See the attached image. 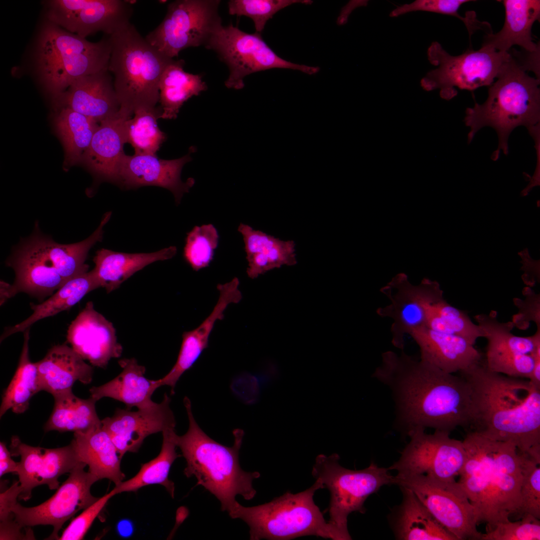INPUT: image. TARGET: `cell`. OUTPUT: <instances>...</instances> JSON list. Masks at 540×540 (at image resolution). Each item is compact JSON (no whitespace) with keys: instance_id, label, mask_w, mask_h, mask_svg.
<instances>
[{"instance_id":"b9f144b4","label":"cell","mask_w":540,"mask_h":540,"mask_svg":"<svg viewBox=\"0 0 540 540\" xmlns=\"http://www.w3.org/2000/svg\"><path fill=\"white\" fill-rule=\"evenodd\" d=\"M294 246L292 240L284 241L270 235L254 253L246 256L248 276L254 279L284 265L296 264Z\"/></svg>"},{"instance_id":"4fadbf2b","label":"cell","mask_w":540,"mask_h":540,"mask_svg":"<svg viewBox=\"0 0 540 540\" xmlns=\"http://www.w3.org/2000/svg\"><path fill=\"white\" fill-rule=\"evenodd\" d=\"M394 484L412 490L433 516L457 540H482L475 509L458 482L424 476H394Z\"/></svg>"},{"instance_id":"ee69618b","label":"cell","mask_w":540,"mask_h":540,"mask_svg":"<svg viewBox=\"0 0 540 540\" xmlns=\"http://www.w3.org/2000/svg\"><path fill=\"white\" fill-rule=\"evenodd\" d=\"M219 236L212 224L196 226L187 234L184 258L192 268L198 271L207 267L213 260Z\"/></svg>"},{"instance_id":"2e32d148","label":"cell","mask_w":540,"mask_h":540,"mask_svg":"<svg viewBox=\"0 0 540 540\" xmlns=\"http://www.w3.org/2000/svg\"><path fill=\"white\" fill-rule=\"evenodd\" d=\"M497 312L475 316L478 324L488 340L484 363L491 371L513 378L529 380L534 366V353L540 345V328L532 336L512 334V322H502Z\"/></svg>"},{"instance_id":"f35d334b","label":"cell","mask_w":540,"mask_h":540,"mask_svg":"<svg viewBox=\"0 0 540 540\" xmlns=\"http://www.w3.org/2000/svg\"><path fill=\"white\" fill-rule=\"evenodd\" d=\"M30 328L24 332V344L19 362L10 384L4 392L0 407V417L8 410L16 414L24 412L32 398L41 391L38 368L29 356Z\"/></svg>"},{"instance_id":"7c38bea8","label":"cell","mask_w":540,"mask_h":540,"mask_svg":"<svg viewBox=\"0 0 540 540\" xmlns=\"http://www.w3.org/2000/svg\"><path fill=\"white\" fill-rule=\"evenodd\" d=\"M220 0H177L170 2L161 23L145 37L168 58L189 47L205 46L222 22Z\"/></svg>"},{"instance_id":"f6af8a7d","label":"cell","mask_w":540,"mask_h":540,"mask_svg":"<svg viewBox=\"0 0 540 540\" xmlns=\"http://www.w3.org/2000/svg\"><path fill=\"white\" fill-rule=\"evenodd\" d=\"M312 3L310 0H230L228 2V8L231 15L250 18L256 32L261 34L266 22L282 8L294 4Z\"/></svg>"},{"instance_id":"c3c4849f","label":"cell","mask_w":540,"mask_h":540,"mask_svg":"<svg viewBox=\"0 0 540 540\" xmlns=\"http://www.w3.org/2000/svg\"><path fill=\"white\" fill-rule=\"evenodd\" d=\"M112 489L94 504L84 509L78 516L73 518L68 526L63 530L59 540H80L84 538L94 520L99 515L108 502L116 495Z\"/></svg>"},{"instance_id":"f5cc1de1","label":"cell","mask_w":540,"mask_h":540,"mask_svg":"<svg viewBox=\"0 0 540 540\" xmlns=\"http://www.w3.org/2000/svg\"><path fill=\"white\" fill-rule=\"evenodd\" d=\"M534 358V366L529 380L536 386L540 387V345L536 346Z\"/></svg>"},{"instance_id":"ac0fdd59","label":"cell","mask_w":540,"mask_h":540,"mask_svg":"<svg viewBox=\"0 0 540 540\" xmlns=\"http://www.w3.org/2000/svg\"><path fill=\"white\" fill-rule=\"evenodd\" d=\"M10 452L12 456H20L16 474L22 491L20 500L31 498L36 486L46 484L51 490L60 486V476L70 473L80 462L72 442L55 448L33 446L21 442L19 438H12Z\"/></svg>"},{"instance_id":"484cf974","label":"cell","mask_w":540,"mask_h":540,"mask_svg":"<svg viewBox=\"0 0 540 540\" xmlns=\"http://www.w3.org/2000/svg\"><path fill=\"white\" fill-rule=\"evenodd\" d=\"M132 112L120 108L118 114L100 123L82 162L98 178L118 184V166L127 142L126 124Z\"/></svg>"},{"instance_id":"ab89813d","label":"cell","mask_w":540,"mask_h":540,"mask_svg":"<svg viewBox=\"0 0 540 540\" xmlns=\"http://www.w3.org/2000/svg\"><path fill=\"white\" fill-rule=\"evenodd\" d=\"M426 327L434 330L462 337L474 344L484 334L467 313L448 303L444 297L422 303Z\"/></svg>"},{"instance_id":"9c48e42d","label":"cell","mask_w":540,"mask_h":540,"mask_svg":"<svg viewBox=\"0 0 540 540\" xmlns=\"http://www.w3.org/2000/svg\"><path fill=\"white\" fill-rule=\"evenodd\" d=\"M339 460L338 454L328 456L318 454L312 475L330 492L328 522L350 540L348 515L354 512L364 513V505L367 498L382 486L394 484V476L390 474L388 468L379 467L374 462L366 468L352 470L340 465Z\"/></svg>"},{"instance_id":"8fae6325","label":"cell","mask_w":540,"mask_h":540,"mask_svg":"<svg viewBox=\"0 0 540 540\" xmlns=\"http://www.w3.org/2000/svg\"><path fill=\"white\" fill-rule=\"evenodd\" d=\"M205 47L216 52L230 70L225 82L229 88L240 89L244 79L251 74L279 68L297 70L311 75L320 71L318 66L300 64L278 56L263 40L261 34L245 32L232 24L220 25Z\"/></svg>"},{"instance_id":"3957f363","label":"cell","mask_w":540,"mask_h":540,"mask_svg":"<svg viewBox=\"0 0 540 540\" xmlns=\"http://www.w3.org/2000/svg\"><path fill=\"white\" fill-rule=\"evenodd\" d=\"M466 460L459 476L475 509L477 526L486 531L512 516L520 518V452L512 442L468 431L462 440Z\"/></svg>"},{"instance_id":"d590c367","label":"cell","mask_w":540,"mask_h":540,"mask_svg":"<svg viewBox=\"0 0 540 540\" xmlns=\"http://www.w3.org/2000/svg\"><path fill=\"white\" fill-rule=\"evenodd\" d=\"M184 65V60L174 59L162 74L159 84L160 118L176 119L186 101L207 90L201 76L185 72Z\"/></svg>"},{"instance_id":"277c9868","label":"cell","mask_w":540,"mask_h":540,"mask_svg":"<svg viewBox=\"0 0 540 540\" xmlns=\"http://www.w3.org/2000/svg\"><path fill=\"white\" fill-rule=\"evenodd\" d=\"M189 422L186 432L176 435L178 447L186 460L184 473L187 478L194 476L197 485L202 486L220 502L221 509L228 514L238 504L237 495L250 500L256 494L254 480L260 477L258 472L243 470L239 463V452L244 436L242 430H233L232 446L222 444L208 436L199 426L192 410L190 400L184 399Z\"/></svg>"},{"instance_id":"f1b7e54d","label":"cell","mask_w":540,"mask_h":540,"mask_svg":"<svg viewBox=\"0 0 540 540\" xmlns=\"http://www.w3.org/2000/svg\"><path fill=\"white\" fill-rule=\"evenodd\" d=\"M505 20L498 32L486 34L482 46L506 52L517 45L528 53L540 52V43L533 42L532 28L540 18L538 0H504Z\"/></svg>"},{"instance_id":"74e56055","label":"cell","mask_w":540,"mask_h":540,"mask_svg":"<svg viewBox=\"0 0 540 540\" xmlns=\"http://www.w3.org/2000/svg\"><path fill=\"white\" fill-rule=\"evenodd\" d=\"M54 125L64 150L66 170L82 162L98 122L71 108H63L55 118Z\"/></svg>"},{"instance_id":"ba28073f","label":"cell","mask_w":540,"mask_h":540,"mask_svg":"<svg viewBox=\"0 0 540 540\" xmlns=\"http://www.w3.org/2000/svg\"><path fill=\"white\" fill-rule=\"evenodd\" d=\"M324 488L318 480L297 494L286 492L262 504L246 507L238 503L229 514L244 521L250 528L251 540H288L315 536L333 540H348L334 526L326 522L315 504V492Z\"/></svg>"},{"instance_id":"816d5d0a","label":"cell","mask_w":540,"mask_h":540,"mask_svg":"<svg viewBox=\"0 0 540 540\" xmlns=\"http://www.w3.org/2000/svg\"><path fill=\"white\" fill-rule=\"evenodd\" d=\"M10 451L7 448L4 442H0V476L12 472L16 474L18 462L12 458Z\"/></svg>"},{"instance_id":"6da1fadb","label":"cell","mask_w":540,"mask_h":540,"mask_svg":"<svg viewBox=\"0 0 540 540\" xmlns=\"http://www.w3.org/2000/svg\"><path fill=\"white\" fill-rule=\"evenodd\" d=\"M372 377L390 389L395 423L407 435L428 428L450 433L458 426L467 430L472 424V390L461 376L416 360L402 350L400 354L382 353Z\"/></svg>"},{"instance_id":"7a4b0ae2","label":"cell","mask_w":540,"mask_h":540,"mask_svg":"<svg viewBox=\"0 0 540 540\" xmlns=\"http://www.w3.org/2000/svg\"><path fill=\"white\" fill-rule=\"evenodd\" d=\"M460 374L472 392L474 417L466 431L512 442L540 460V387L491 371L482 359Z\"/></svg>"},{"instance_id":"d6986e66","label":"cell","mask_w":540,"mask_h":540,"mask_svg":"<svg viewBox=\"0 0 540 540\" xmlns=\"http://www.w3.org/2000/svg\"><path fill=\"white\" fill-rule=\"evenodd\" d=\"M440 288L438 282L426 278L418 285H413L403 273L396 275L381 288V292L390 302L378 308L376 313L381 317L389 318L393 320L392 342L394 346L404 350V336L412 330L426 327L422 302Z\"/></svg>"},{"instance_id":"4316f807","label":"cell","mask_w":540,"mask_h":540,"mask_svg":"<svg viewBox=\"0 0 540 540\" xmlns=\"http://www.w3.org/2000/svg\"><path fill=\"white\" fill-rule=\"evenodd\" d=\"M418 346L420 359L451 374L464 371L482 360L480 352L467 340L427 327L408 334Z\"/></svg>"},{"instance_id":"8992f818","label":"cell","mask_w":540,"mask_h":540,"mask_svg":"<svg viewBox=\"0 0 540 540\" xmlns=\"http://www.w3.org/2000/svg\"><path fill=\"white\" fill-rule=\"evenodd\" d=\"M110 36L112 50L108 70L120 108L134 114L139 107H154L160 100V82L174 60L142 36L130 22Z\"/></svg>"},{"instance_id":"e0dca14e","label":"cell","mask_w":540,"mask_h":540,"mask_svg":"<svg viewBox=\"0 0 540 540\" xmlns=\"http://www.w3.org/2000/svg\"><path fill=\"white\" fill-rule=\"evenodd\" d=\"M130 2L122 0H52L47 2L48 21L85 38L98 32L111 36L130 22Z\"/></svg>"},{"instance_id":"7dc6e473","label":"cell","mask_w":540,"mask_h":540,"mask_svg":"<svg viewBox=\"0 0 540 540\" xmlns=\"http://www.w3.org/2000/svg\"><path fill=\"white\" fill-rule=\"evenodd\" d=\"M538 518L526 514L515 522L497 524L491 530L482 534V540H540Z\"/></svg>"},{"instance_id":"60d3db41","label":"cell","mask_w":540,"mask_h":540,"mask_svg":"<svg viewBox=\"0 0 540 540\" xmlns=\"http://www.w3.org/2000/svg\"><path fill=\"white\" fill-rule=\"evenodd\" d=\"M162 112L160 106H142L134 110V117L126 122V136L134 154L156 155L159 150L166 138L157 122Z\"/></svg>"},{"instance_id":"4dcf8cb0","label":"cell","mask_w":540,"mask_h":540,"mask_svg":"<svg viewBox=\"0 0 540 540\" xmlns=\"http://www.w3.org/2000/svg\"><path fill=\"white\" fill-rule=\"evenodd\" d=\"M118 362L121 372L102 385L92 387L90 396L96 401L105 397L113 398L123 402L128 410L133 407L142 409L154 404L152 396L159 387L156 380L145 377V367L134 358L122 359Z\"/></svg>"},{"instance_id":"5bb4252c","label":"cell","mask_w":540,"mask_h":540,"mask_svg":"<svg viewBox=\"0 0 540 540\" xmlns=\"http://www.w3.org/2000/svg\"><path fill=\"white\" fill-rule=\"evenodd\" d=\"M450 433L435 430L428 434L418 429L408 436L410 442L398 460L388 468L401 476H424L446 482H455L466 460L462 441Z\"/></svg>"},{"instance_id":"5b68a950","label":"cell","mask_w":540,"mask_h":540,"mask_svg":"<svg viewBox=\"0 0 540 540\" xmlns=\"http://www.w3.org/2000/svg\"><path fill=\"white\" fill-rule=\"evenodd\" d=\"M498 80L490 86L484 102H475L466 111L464 121L470 128L468 142L484 126L493 128L498 136V148L492 156L497 160L501 150L508 154V139L516 127L524 126L530 131L540 126V79L529 76L522 64L510 53Z\"/></svg>"},{"instance_id":"7402d4cb","label":"cell","mask_w":540,"mask_h":540,"mask_svg":"<svg viewBox=\"0 0 540 540\" xmlns=\"http://www.w3.org/2000/svg\"><path fill=\"white\" fill-rule=\"evenodd\" d=\"M191 160L190 154L173 160H163L156 155L122 156L118 166V184L127 189L156 186L170 191L176 204L189 191L194 180L184 182L180 174L184 165Z\"/></svg>"},{"instance_id":"f907efd6","label":"cell","mask_w":540,"mask_h":540,"mask_svg":"<svg viewBox=\"0 0 540 540\" xmlns=\"http://www.w3.org/2000/svg\"><path fill=\"white\" fill-rule=\"evenodd\" d=\"M22 490L18 481L13 482L11 486L0 494V520H6L12 516L11 508L16 504Z\"/></svg>"},{"instance_id":"db71d44e","label":"cell","mask_w":540,"mask_h":540,"mask_svg":"<svg viewBox=\"0 0 540 540\" xmlns=\"http://www.w3.org/2000/svg\"><path fill=\"white\" fill-rule=\"evenodd\" d=\"M117 530L122 536H127L132 532V526L128 520H122L118 524Z\"/></svg>"},{"instance_id":"cb8c5ba5","label":"cell","mask_w":540,"mask_h":540,"mask_svg":"<svg viewBox=\"0 0 540 540\" xmlns=\"http://www.w3.org/2000/svg\"><path fill=\"white\" fill-rule=\"evenodd\" d=\"M53 100L56 108H68L98 123L114 116L120 106L108 68L80 78Z\"/></svg>"},{"instance_id":"1f68e13d","label":"cell","mask_w":540,"mask_h":540,"mask_svg":"<svg viewBox=\"0 0 540 540\" xmlns=\"http://www.w3.org/2000/svg\"><path fill=\"white\" fill-rule=\"evenodd\" d=\"M176 252L174 246L149 253L128 254L102 248L93 258L95 266L92 270L100 287L109 293L145 266L157 261L170 259Z\"/></svg>"},{"instance_id":"7bdbcfd3","label":"cell","mask_w":540,"mask_h":540,"mask_svg":"<svg viewBox=\"0 0 540 540\" xmlns=\"http://www.w3.org/2000/svg\"><path fill=\"white\" fill-rule=\"evenodd\" d=\"M469 0H416L410 4L397 6L390 14V16L397 17L408 12L424 11L452 16L460 20L465 24L470 38L476 30H482L486 33L490 28V24L480 22L476 18L474 11L468 12L464 16L458 13L460 6Z\"/></svg>"},{"instance_id":"d6a6232c","label":"cell","mask_w":540,"mask_h":540,"mask_svg":"<svg viewBox=\"0 0 540 540\" xmlns=\"http://www.w3.org/2000/svg\"><path fill=\"white\" fill-rule=\"evenodd\" d=\"M71 442L79 460L88 466L98 480L107 478L115 486L125 478L120 468L121 458L109 435L102 426L86 433L74 432Z\"/></svg>"},{"instance_id":"52a82bcc","label":"cell","mask_w":540,"mask_h":540,"mask_svg":"<svg viewBox=\"0 0 540 540\" xmlns=\"http://www.w3.org/2000/svg\"><path fill=\"white\" fill-rule=\"evenodd\" d=\"M111 50L110 36L90 42L47 21L36 42V72L54 98L80 78L108 68Z\"/></svg>"},{"instance_id":"d4e9b609","label":"cell","mask_w":540,"mask_h":540,"mask_svg":"<svg viewBox=\"0 0 540 540\" xmlns=\"http://www.w3.org/2000/svg\"><path fill=\"white\" fill-rule=\"evenodd\" d=\"M239 286L240 281L236 277L226 283L218 284V298L212 312L198 327L183 333L176 362L164 376L156 380L159 387L169 386L170 394H174L176 385L181 376L192 367L208 348L209 337L216 322L223 319L224 311L230 304L238 303L242 300Z\"/></svg>"},{"instance_id":"ffe728a7","label":"cell","mask_w":540,"mask_h":540,"mask_svg":"<svg viewBox=\"0 0 540 540\" xmlns=\"http://www.w3.org/2000/svg\"><path fill=\"white\" fill-rule=\"evenodd\" d=\"M6 264L15 272L14 282L11 284L14 296L23 292L42 298L66 282L47 253L38 225L32 234L22 242Z\"/></svg>"},{"instance_id":"8d00e7d4","label":"cell","mask_w":540,"mask_h":540,"mask_svg":"<svg viewBox=\"0 0 540 540\" xmlns=\"http://www.w3.org/2000/svg\"><path fill=\"white\" fill-rule=\"evenodd\" d=\"M162 442L158 456L141 466L139 472L132 478L115 486L116 494L124 492H136L142 487L160 484L165 488L172 498L174 495V484L168 478L169 472L174 461L182 455L176 452L177 446L175 427L166 428L162 432Z\"/></svg>"},{"instance_id":"bcb514c9","label":"cell","mask_w":540,"mask_h":540,"mask_svg":"<svg viewBox=\"0 0 540 540\" xmlns=\"http://www.w3.org/2000/svg\"><path fill=\"white\" fill-rule=\"evenodd\" d=\"M520 452L522 482L520 518L529 514L540 518V460Z\"/></svg>"},{"instance_id":"83f0119b","label":"cell","mask_w":540,"mask_h":540,"mask_svg":"<svg viewBox=\"0 0 540 540\" xmlns=\"http://www.w3.org/2000/svg\"><path fill=\"white\" fill-rule=\"evenodd\" d=\"M36 363L41 390L52 396L72 390L77 381L88 384L92 380V366L64 344L53 346Z\"/></svg>"},{"instance_id":"30bf717a","label":"cell","mask_w":540,"mask_h":540,"mask_svg":"<svg viewBox=\"0 0 540 540\" xmlns=\"http://www.w3.org/2000/svg\"><path fill=\"white\" fill-rule=\"evenodd\" d=\"M427 54L430 62L436 68L422 79L421 86L428 91L440 89V96L448 100L457 95L456 87L472 91L491 86L511 56L510 52H498L484 46L454 56L436 42L431 44Z\"/></svg>"},{"instance_id":"f546056e","label":"cell","mask_w":540,"mask_h":540,"mask_svg":"<svg viewBox=\"0 0 540 540\" xmlns=\"http://www.w3.org/2000/svg\"><path fill=\"white\" fill-rule=\"evenodd\" d=\"M400 487L402 494V502L389 516L396 540H457L433 516L412 490Z\"/></svg>"},{"instance_id":"44dd1931","label":"cell","mask_w":540,"mask_h":540,"mask_svg":"<svg viewBox=\"0 0 540 540\" xmlns=\"http://www.w3.org/2000/svg\"><path fill=\"white\" fill-rule=\"evenodd\" d=\"M170 403V398L164 394L160 402L150 407L136 411L118 408L112 416L102 420V427L109 435L121 459L128 452H138L150 435L176 427Z\"/></svg>"},{"instance_id":"9a60e30c","label":"cell","mask_w":540,"mask_h":540,"mask_svg":"<svg viewBox=\"0 0 540 540\" xmlns=\"http://www.w3.org/2000/svg\"><path fill=\"white\" fill-rule=\"evenodd\" d=\"M86 466L82 462L79 463L54 494L42 504L28 508L17 502L11 508L14 520L24 528L52 526L53 532L47 539L58 540V533L64 522L99 498L90 492L92 486L98 480L84 470Z\"/></svg>"},{"instance_id":"681fc988","label":"cell","mask_w":540,"mask_h":540,"mask_svg":"<svg viewBox=\"0 0 540 540\" xmlns=\"http://www.w3.org/2000/svg\"><path fill=\"white\" fill-rule=\"evenodd\" d=\"M523 294L524 300L514 298V302L518 309L512 317V322L518 328L525 330L529 322H534L537 328H540V296L530 288H525Z\"/></svg>"},{"instance_id":"e575fe53","label":"cell","mask_w":540,"mask_h":540,"mask_svg":"<svg viewBox=\"0 0 540 540\" xmlns=\"http://www.w3.org/2000/svg\"><path fill=\"white\" fill-rule=\"evenodd\" d=\"M54 396L52 412L44 426L45 432H73L86 433L102 426L96 409V400L90 396L82 399L72 390Z\"/></svg>"},{"instance_id":"836d02e7","label":"cell","mask_w":540,"mask_h":540,"mask_svg":"<svg viewBox=\"0 0 540 540\" xmlns=\"http://www.w3.org/2000/svg\"><path fill=\"white\" fill-rule=\"evenodd\" d=\"M100 287L92 270L68 280L46 300L40 304H31L32 314L22 322L6 328L0 342L12 334L24 332L41 319L70 309L88 292Z\"/></svg>"},{"instance_id":"603a6c76","label":"cell","mask_w":540,"mask_h":540,"mask_svg":"<svg viewBox=\"0 0 540 540\" xmlns=\"http://www.w3.org/2000/svg\"><path fill=\"white\" fill-rule=\"evenodd\" d=\"M66 339L84 360L100 368H105L110 359L119 358L122 352L112 324L94 308L92 302L72 322Z\"/></svg>"}]
</instances>
